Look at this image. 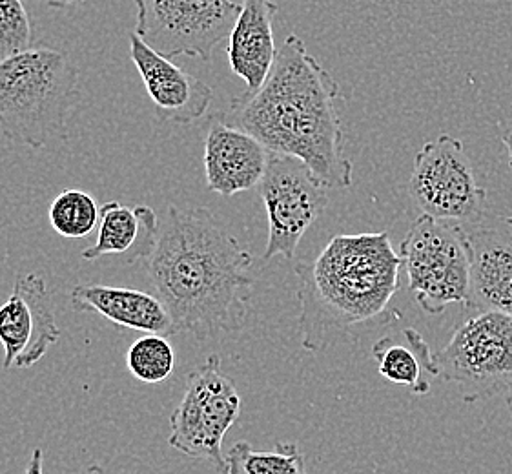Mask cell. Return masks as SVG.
I'll use <instances>...</instances> for the list:
<instances>
[{"mask_svg":"<svg viewBox=\"0 0 512 474\" xmlns=\"http://www.w3.org/2000/svg\"><path fill=\"white\" fill-rule=\"evenodd\" d=\"M339 101L341 88L332 73L310 55L303 39L288 35L265 84L236 97L230 117L270 154L299 159L327 188H349L354 168L345 154Z\"/></svg>","mask_w":512,"mask_h":474,"instance_id":"obj_2","label":"cell"},{"mask_svg":"<svg viewBox=\"0 0 512 474\" xmlns=\"http://www.w3.org/2000/svg\"><path fill=\"white\" fill-rule=\"evenodd\" d=\"M30 13L22 0H0V62L30 50Z\"/></svg>","mask_w":512,"mask_h":474,"instance_id":"obj_22","label":"cell"},{"mask_svg":"<svg viewBox=\"0 0 512 474\" xmlns=\"http://www.w3.org/2000/svg\"><path fill=\"white\" fill-rule=\"evenodd\" d=\"M226 474H308L305 456L294 442H277L276 451H256L237 442L226 453Z\"/></svg>","mask_w":512,"mask_h":474,"instance_id":"obj_19","label":"cell"},{"mask_svg":"<svg viewBox=\"0 0 512 474\" xmlns=\"http://www.w3.org/2000/svg\"><path fill=\"white\" fill-rule=\"evenodd\" d=\"M79 103V72L64 53L30 48L0 62V130L11 141L39 150L64 139Z\"/></svg>","mask_w":512,"mask_h":474,"instance_id":"obj_4","label":"cell"},{"mask_svg":"<svg viewBox=\"0 0 512 474\" xmlns=\"http://www.w3.org/2000/svg\"><path fill=\"white\" fill-rule=\"evenodd\" d=\"M401 268L387 232L332 237L312 263H297L303 349L325 351L341 332L383 314L400 290Z\"/></svg>","mask_w":512,"mask_h":474,"instance_id":"obj_3","label":"cell"},{"mask_svg":"<svg viewBox=\"0 0 512 474\" xmlns=\"http://www.w3.org/2000/svg\"><path fill=\"white\" fill-rule=\"evenodd\" d=\"M502 143L507 148V152H509V166L512 168V124L503 132Z\"/></svg>","mask_w":512,"mask_h":474,"instance_id":"obj_25","label":"cell"},{"mask_svg":"<svg viewBox=\"0 0 512 474\" xmlns=\"http://www.w3.org/2000/svg\"><path fill=\"white\" fill-rule=\"evenodd\" d=\"M471 237L469 312H503L512 316V241L496 230H476Z\"/></svg>","mask_w":512,"mask_h":474,"instance_id":"obj_16","label":"cell"},{"mask_svg":"<svg viewBox=\"0 0 512 474\" xmlns=\"http://www.w3.org/2000/svg\"><path fill=\"white\" fill-rule=\"evenodd\" d=\"M409 192L421 214L458 225L478 221L487 203V192L476 181L465 146L449 134L421 146L414 157Z\"/></svg>","mask_w":512,"mask_h":474,"instance_id":"obj_9","label":"cell"},{"mask_svg":"<svg viewBox=\"0 0 512 474\" xmlns=\"http://www.w3.org/2000/svg\"><path fill=\"white\" fill-rule=\"evenodd\" d=\"M86 474H108L106 471H104L103 467H99V465H90L88 467V471H86Z\"/></svg>","mask_w":512,"mask_h":474,"instance_id":"obj_26","label":"cell"},{"mask_svg":"<svg viewBox=\"0 0 512 474\" xmlns=\"http://www.w3.org/2000/svg\"><path fill=\"white\" fill-rule=\"evenodd\" d=\"M507 409H509V413H511L512 416V394L507 396Z\"/></svg>","mask_w":512,"mask_h":474,"instance_id":"obj_27","label":"cell"},{"mask_svg":"<svg viewBox=\"0 0 512 474\" xmlns=\"http://www.w3.org/2000/svg\"><path fill=\"white\" fill-rule=\"evenodd\" d=\"M403 268L420 309L438 316L449 305L467 303L471 283V237L458 223L421 214L401 241Z\"/></svg>","mask_w":512,"mask_h":474,"instance_id":"obj_5","label":"cell"},{"mask_svg":"<svg viewBox=\"0 0 512 474\" xmlns=\"http://www.w3.org/2000/svg\"><path fill=\"white\" fill-rule=\"evenodd\" d=\"M239 15L228 37L230 70L254 93L265 84L276 61L274 17L279 6L274 0H239Z\"/></svg>","mask_w":512,"mask_h":474,"instance_id":"obj_14","label":"cell"},{"mask_svg":"<svg viewBox=\"0 0 512 474\" xmlns=\"http://www.w3.org/2000/svg\"><path fill=\"white\" fill-rule=\"evenodd\" d=\"M135 35L166 59L195 57L210 61L212 53L236 24L234 0H134Z\"/></svg>","mask_w":512,"mask_h":474,"instance_id":"obj_8","label":"cell"},{"mask_svg":"<svg viewBox=\"0 0 512 474\" xmlns=\"http://www.w3.org/2000/svg\"><path fill=\"white\" fill-rule=\"evenodd\" d=\"M159 217L150 207H126L108 201L101 207L97 239L82 250V258L93 261L103 256H123L126 263L146 259L157 243Z\"/></svg>","mask_w":512,"mask_h":474,"instance_id":"obj_17","label":"cell"},{"mask_svg":"<svg viewBox=\"0 0 512 474\" xmlns=\"http://www.w3.org/2000/svg\"><path fill=\"white\" fill-rule=\"evenodd\" d=\"M144 261L177 332L205 341L243 329L254 259L208 208L168 207Z\"/></svg>","mask_w":512,"mask_h":474,"instance_id":"obj_1","label":"cell"},{"mask_svg":"<svg viewBox=\"0 0 512 474\" xmlns=\"http://www.w3.org/2000/svg\"><path fill=\"white\" fill-rule=\"evenodd\" d=\"M52 299L41 274L15 279L10 298L0 305V345L4 347V371L28 369L46 356L59 341Z\"/></svg>","mask_w":512,"mask_h":474,"instance_id":"obj_11","label":"cell"},{"mask_svg":"<svg viewBox=\"0 0 512 474\" xmlns=\"http://www.w3.org/2000/svg\"><path fill=\"white\" fill-rule=\"evenodd\" d=\"M259 194L268 217V241L263 258H294L299 241L327 208V186L299 159L270 154L267 172L259 183Z\"/></svg>","mask_w":512,"mask_h":474,"instance_id":"obj_10","label":"cell"},{"mask_svg":"<svg viewBox=\"0 0 512 474\" xmlns=\"http://www.w3.org/2000/svg\"><path fill=\"white\" fill-rule=\"evenodd\" d=\"M42 464H44V454H42L41 447H37L31 454L30 464L26 467L24 474H42Z\"/></svg>","mask_w":512,"mask_h":474,"instance_id":"obj_23","label":"cell"},{"mask_svg":"<svg viewBox=\"0 0 512 474\" xmlns=\"http://www.w3.org/2000/svg\"><path fill=\"white\" fill-rule=\"evenodd\" d=\"M130 59L161 121L190 124L208 112L214 101V90L172 59L152 50L135 33H130Z\"/></svg>","mask_w":512,"mask_h":474,"instance_id":"obj_12","label":"cell"},{"mask_svg":"<svg viewBox=\"0 0 512 474\" xmlns=\"http://www.w3.org/2000/svg\"><path fill=\"white\" fill-rule=\"evenodd\" d=\"M270 152L256 137L226 121L210 119L205 137L206 186L219 196L232 197L259 186L267 172Z\"/></svg>","mask_w":512,"mask_h":474,"instance_id":"obj_13","label":"cell"},{"mask_svg":"<svg viewBox=\"0 0 512 474\" xmlns=\"http://www.w3.org/2000/svg\"><path fill=\"white\" fill-rule=\"evenodd\" d=\"M438 378L458 385L463 402L512 394V316L471 312L434 354Z\"/></svg>","mask_w":512,"mask_h":474,"instance_id":"obj_6","label":"cell"},{"mask_svg":"<svg viewBox=\"0 0 512 474\" xmlns=\"http://www.w3.org/2000/svg\"><path fill=\"white\" fill-rule=\"evenodd\" d=\"M50 8H70V6H75V4H81V2H86V0H44Z\"/></svg>","mask_w":512,"mask_h":474,"instance_id":"obj_24","label":"cell"},{"mask_svg":"<svg viewBox=\"0 0 512 474\" xmlns=\"http://www.w3.org/2000/svg\"><path fill=\"white\" fill-rule=\"evenodd\" d=\"M405 345L392 338H381L372 347V358L378 363V371L385 380L409 387L418 396L429 394L431 382L427 374L438 378L434 354L429 343L416 329H405Z\"/></svg>","mask_w":512,"mask_h":474,"instance_id":"obj_18","label":"cell"},{"mask_svg":"<svg viewBox=\"0 0 512 474\" xmlns=\"http://www.w3.org/2000/svg\"><path fill=\"white\" fill-rule=\"evenodd\" d=\"M126 367L139 382H164L175 369L174 347L164 336L144 334L126 352Z\"/></svg>","mask_w":512,"mask_h":474,"instance_id":"obj_21","label":"cell"},{"mask_svg":"<svg viewBox=\"0 0 512 474\" xmlns=\"http://www.w3.org/2000/svg\"><path fill=\"white\" fill-rule=\"evenodd\" d=\"M101 208L95 199L82 190H64L53 199L50 207V223L59 236L81 239L90 236L99 227Z\"/></svg>","mask_w":512,"mask_h":474,"instance_id":"obj_20","label":"cell"},{"mask_svg":"<svg viewBox=\"0 0 512 474\" xmlns=\"http://www.w3.org/2000/svg\"><path fill=\"white\" fill-rule=\"evenodd\" d=\"M241 396L234 382L221 371L217 354L186 378V391L170 418L168 444L175 451L206 460L226 474L223 442L230 427L239 420Z\"/></svg>","mask_w":512,"mask_h":474,"instance_id":"obj_7","label":"cell"},{"mask_svg":"<svg viewBox=\"0 0 512 474\" xmlns=\"http://www.w3.org/2000/svg\"><path fill=\"white\" fill-rule=\"evenodd\" d=\"M72 307L79 312H95L121 329L137 330L170 338L177 330L168 310L155 294L110 285H75Z\"/></svg>","mask_w":512,"mask_h":474,"instance_id":"obj_15","label":"cell"},{"mask_svg":"<svg viewBox=\"0 0 512 474\" xmlns=\"http://www.w3.org/2000/svg\"><path fill=\"white\" fill-rule=\"evenodd\" d=\"M505 223H507V225H509V227H511L512 230V217H507V219H505Z\"/></svg>","mask_w":512,"mask_h":474,"instance_id":"obj_28","label":"cell"}]
</instances>
